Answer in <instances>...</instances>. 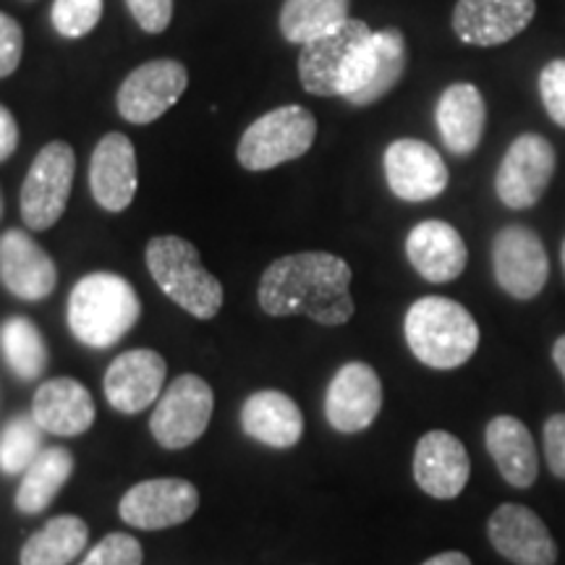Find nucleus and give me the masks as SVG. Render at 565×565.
I'll list each match as a JSON object with an SVG mask.
<instances>
[{"mask_svg": "<svg viewBox=\"0 0 565 565\" xmlns=\"http://www.w3.org/2000/svg\"><path fill=\"white\" fill-rule=\"evenodd\" d=\"M372 38L370 24L349 19L333 32L309 40L299 53V82L309 95L343 97L359 51Z\"/></svg>", "mask_w": 565, "mask_h": 565, "instance_id": "7", "label": "nucleus"}, {"mask_svg": "<svg viewBox=\"0 0 565 565\" xmlns=\"http://www.w3.org/2000/svg\"><path fill=\"white\" fill-rule=\"evenodd\" d=\"M471 475L466 445L456 435L433 429L416 443L414 479L435 500H454L463 492Z\"/></svg>", "mask_w": 565, "mask_h": 565, "instance_id": "21", "label": "nucleus"}, {"mask_svg": "<svg viewBox=\"0 0 565 565\" xmlns=\"http://www.w3.org/2000/svg\"><path fill=\"white\" fill-rule=\"evenodd\" d=\"M437 131L448 152L469 158L484 137L487 105L482 92L469 82H456L443 92L435 108Z\"/></svg>", "mask_w": 565, "mask_h": 565, "instance_id": "24", "label": "nucleus"}, {"mask_svg": "<svg viewBox=\"0 0 565 565\" xmlns=\"http://www.w3.org/2000/svg\"><path fill=\"white\" fill-rule=\"evenodd\" d=\"M74 475V456L66 448H47L34 458V463L24 471L17 490V508L21 513L34 515L45 511L58 498V492Z\"/></svg>", "mask_w": 565, "mask_h": 565, "instance_id": "28", "label": "nucleus"}, {"mask_svg": "<svg viewBox=\"0 0 565 565\" xmlns=\"http://www.w3.org/2000/svg\"><path fill=\"white\" fill-rule=\"evenodd\" d=\"M189 87V71L181 61L154 58L141 63L118 87L116 105L124 121L150 126L181 100Z\"/></svg>", "mask_w": 565, "mask_h": 565, "instance_id": "10", "label": "nucleus"}, {"mask_svg": "<svg viewBox=\"0 0 565 565\" xmlns=\"http://www.w3.org/2000/svg\"><path fill=\"white\" fill-rule=\"evenodd\" d=\"M0 217H3V194H0Z\"/></svg>", "mask_w": 565, "mask_h": 565, "instance_id": "42", "label": "nucleus"}, {"mask_svg": "<svg viewBox=\"0 0 565 565\" xmlns=\"http://www.w3.org/2000/svg\"><path fill=\"white\" fill-rule=\"evenodd\" d=\"M408 349L433 370H458L479 349V324L463 303L445 296H424L406 312Z\"/></svg>", "mask_w": 565, "mask_h": 565, "instance_id": "3", "label": "nucleus"}, {"mask_svg": "<svg viewBox=\"0 0 565 565\" xmlns=\"http://www.w3.org/2000/svg\"><path fill=\"white\" fill-rule=\"evenodd\" d=\"M141 545L131 534L116 532L97 542L82 565H141Z\"/></svg>", "mask_w": 565, "mask_h": 565, "instance_id": "33", "label": "nucleus"}, {"mask_svg": "<svg viewBox=\"0 0 565 565\" xmlns=\"http://www.w3.org/2000/svg\"><path fill=\"white\" fill-rule=\"evenodd\" d=\"M383 408V383L364 362H349L335 372L324 393V416L343 435L364 433Z\"/></svg>", "mask_w": 565, "mask_h": 565, "instance_id": "15", "label": "nucleus"}, {"mask_svg": "<svg viewBox=\"0 0 565 565\" xmlns=\"http://www.w3.org/2000/svg\"><path fill=\"white\" fill-rule=\"evenodd\" d=\"M212 408H215L212 387L200 374H181L160 395L150 419V433L162 448H189L207 429Z\"/></svg>", "mask_w": 565, "mask_h": 565, "instance_id": "8", "label": "nucleus"}, {"mask_svg": "<svg viewBox=\"0 0 565 565\" xmlns=\"http://www.w3.org/2000/svg\"><path fill=\"white\" fill-rule=\"evenodd\" d=\"M76 154L68 141H47L21 183V221L32 231H47L61 221L74 186Z\"/></svg>", "mask_w": 565, "mask_h": 565, "instance_id": "6", "label": "nucleus"}, {"mask_svg": "<svg viewBox=\"0 0 565 565\" xmlns=\"http://www.w3.org/2000/svg\"><path fill=\"white\" fill-rule=\"evenodd\" d=\"M385 181L404 202H429L448 186V166L433 145L422 139H395L387 145Z\"/></svg>", "mask_w": 565, "mask_h": 565, "instance_id": "14", "label": "nucleus"}, {"mask_svg": "<svg viewBox=\"0 0 565 565\" xmlns=\"http://www.w3.org/2000/svg\"><path fill=\"white\" fill-rule=\"evenodd\" d=\"M0 351L9 370L24 383L38 380L47 370V359H51L40 328L26 317H9L0 324Z\"/></svg>", "mask_w": 565, "mask_h": 565, "instance_id": "30", "label": "nucleus"}, {"mask_svg": "<svg viewBox=\"0 0 565 565\" xmlns=\"http://www.w3.org/2000/svg\"><path fill=\"white\" fill-rule=\"evenodd\" d=\"M422 565H471V561L463 553H440L424 561Z\"/></svg>", "mask_w": 565, "mask_h": 565, "instance_id": "39", "label": "nucleus"}, {"mask_svg": "<svg viewBox=\"0 0 565 565\" xmlns=\"http://www.w3.org/2000/svg\"><path fill=\"white\" fill-rule=\"evenodd\" d=\"M408 66V47L404 32L395 26L372 32L364 47L356 55L353 71L345 84L343 100L356 108H366L383 100L385 95L398 87Z\"/></svg>", "mask_w": 565, "mask_h": 565, "instance_id": "11", "label": "nucleus"}, {"mask_svg": "<svg viewBox=\"0 0 565 565\" xmlns=\"http://www.w3.org/2000/svg\"><path fill=\"white\" fill-rule=\"evenodd\" d=\"M24 55V30L9 13L0 11V79H9Z\"/></svg>", "mask_w": 565, "mask_h": 565, "instance_id": "35", "label": "nucleus"}, {"mask_svg": "<svg viewBox=\"0 0 565 565\" xmlns=\"http://www.w3.org/2000/svg\"><path fill=\"white\" fill-rule=\"evenodd\" d=\"M561 263H563V270H565V242L561 246Z\"/></svg>", "mask_w": 565, "mask_h": 565, "instance_id": "41", "label": "nucleus"}, {"mask_svg": "<svg viewBox=\"0 0 565 565\" xmlns=\"http://www.w3.org/2000/svg\"><path fill=\"white\" fill-rule=\"evenodd\" d=\"M137 150L121 131H110L97 141L89 160V192L108 212H124L137 196Z\"/></svg>", "mask_w": 565, "mask_h": 565, "instance_id": "19", "label": "nucleus"}, {"mask_svg": "<svg viewBox=\"0 0 565 565\" xmlns=\"http://www.w3.org/2000/svg\"><path fill=\"white\" fill-rule=\"evenodd\" d=\"M492 547L515 565H555L557 545L532 508L505 503L487 521Z\"/></svg>", "mask_w": 565, "mask_h": 565, "instance_id": "17", "label": "nucleus"}, {"mask_svg": "<svg viewBox=\"0 0 565 565\" xmlns=\"http://www.w3.org/2000/svg\"><path fill=\"white\" fill-rule=\"evenodd\" d=\"M103 0H55L51 9L53 30L66 40H79L100 24Z\"/></svg>", "mask_w": 565, "mask_h": 565, "instance_id": "32", "label": "nucleus"}, {"mask_svg": "<svg viewBox=\"0 0 565 565\" xmlns=\"http://www.w3.org/2000/svg\"><path fill=\"white\" fill-rule=\"evenodd\" d=\"M351 0H286L280 9V34L294 45L338 30L351 17Z\"/></svg>", "mask_w": 565, "mask_h": 565, "instance_id": "29", "label": "nucleus"}, {"mask_svg": "<svg viewBox=\"0 0 565 565\" xmlns=\"http://www.w3.org/2000/svg\"><path fill=\"white\" fill-rule=\"evenodd\" d=\"M141 317L134 286L116 273H89L68 296V328L89 349H110L131 333Z\"/></svg>", "mask_w": 565, "mask_h": 565, "instance_id": "2", "label": "nucleus"}, {"mask_svg": "<svg viewBox=\"0 0 565 565\" xmlns=\"http://www.w3.org/2000/svg\"><path fill=\"white\" fill-rule=\"evenodd\" d=\"M0 282L21 301H42L58 286V270L30 233L11 228L0 236Z\"/></svg>", "mask_w": 565, "mask_h": 565, "instance_id": "18", "label": "nucleus"}, {"mask_svg": "<svg viewBox=\"0 0 565 565\" xmlns=\"http://www.w3.org/2000/svg\"><path fill=\"white\" fill-rule=\"evenodd\" d=\"M166 359L152 349H134L116 356L105 372L108 404L121 414H139L160 398L166 383Z\"/></svg>", "mask_w": 565, "mask_h": 565, "instance_id": "20", "label": "nucleus"}, {"mask_svg": "<svg viewBox=\"0 0 565 565\" xmlns=\"http://www.w3.org/2000/svg\"><path fill=\"white\" fill-rule=\"evenodd\" d=\"M351 267L330 252H299L275 259L259 278L257 301L270 317L307 315L324 328L345 324L356 312Z\"/></svg>", "mask_w": 565, "mask_h": 565, "instance_id": "1", "label": "nucleus"}, {"mask_svg": "<svg viewBox=\"0 0 565 565\" xmlns=\"http://www.w3.org/2000/svg\"><path fill=\"white\" fill-rule=\"evenodd\" d=\"M555 147L542 134H521L500 160L494 194L511 210L534 207L545 196L555 175Z\"/></svg>", "mask_w": 565, "mask_h": 565, "instance_id": "9", "label": "nucleus"}, {"mask_svg": "<svg viewBox=\"0 0 565 565\" xmlns=\"http://www.w3.org/2000/svg\"><path fill=\"white\" fill-rule=\"evenodd\" d=\"M126 9L147 34H162L173 21V0H126Z\"/></svg>", "mask_w": 565, "mask_h": 565, "instance_id": "36", "label": "nucleus"}, {"mask_svg": "<svg viewBox=\"0 0 565 565\" xmlns=\"http://www.w3.org/2000/svg\"><path fill=\"white\" fill-rule=\"evenodd\" d=\"M536 0H458L454 32L463 45H505L532 24Z\"/></svg>", "mask_w": 565, "mask_h": 565, "instance_id": "16", "label": "nucleus"}, {"mask_svg": "<svg viewBox=\"0 0 565 565\" xmlns=\"http://www.w3.org/2000/svg\"><path fill=\"white\" fill-rule=\"evenodd\" d=\"M200 508V492L186 479H147L134 484L121 498L118 513L124 524L145 532L179 526L189 521Z\"/></svg>", "mask_w": 565, "mask_h": 565, "instance_id": "13", "label": "nucleus"}, {"mask_svg": "<svg viewBox=\"0 0 565 565\" xmlns=\"http://www.w3.org/2000/svg\"><path fill=\"white\" fill-rule=\"evenodd\" d=\"M89 540L87 521L79 515H55L21 547V565H68Z\"/></svg>", "mask_w": 565, "mask_h": 565, "instance_id": "27", "label": "nucleus"}, {"mask_svg": "<svg viewBox=\"0 0 565 565\" xmlns=\"http://www.w3.org/2000/svg\"><path fill=\"white\" fill-rule=\"evenodd\" d=\"M545 461L565 482V414H553L545 424Z\"/></svg>", "mask_w": 565, "mask_h": 565, "instance_id": "37", "label": "nucleus"}, {"mask_svg": "<svg viewBox=\"0 0 565 565\" xmlns=\"http://www.w3.org/2000/svg\"><path fill=\"white\" fill-rule=\"evenodd\" d=\"M406 257L416 273L429 282H450L461 278L469 263V249L454 225L445 221H424L408 231Z\"/></svg>", "mask_w": 565, "mask_h": 565, "instance_id": "22", "label": "nucleus"}, {"mask_svg": "<svg viewBox=\"0 0 565 565\" xmlns=\"http://www.w3.org/2000/svg\"><path fill=\"white\" fill-rule=\"evenodd\" d=\"M42 454V427L34 416H17L0 433V471L21 475Z\"/></svg>", "mask_w": 565, "mask_h": 565, "instance_id": "31", "label": "nucleus"}, {"mask_svg": "<svg viewBox=\"0 0 565 565\" xmlns=\"http://www.w3.org/2000/svg\"><path fill=\"white\" fill-rule=\"evenodd\" d=\"M242 427L252 440L267 448H294L303 435V414L291 395L280 391H259L242 406Z\"/></svg>", "mask_w": 565, "mask_h": 565, "instance_id": "26", "label": "nucleus"}, {"mask_svg": "<svg viewBox=\"0 0 565 565\" xmlns=\"http://www.w3.org/2000/svg\"><path fill=\"white\" fill-rule=\"evenodd\" d=\"M540 95L547 116L565 129V58L550 61L540 71Z\"/></svg>", "mask_w": 565, "mask_h": 565, "instance_id": "34", "label": "nucleus"}, {"mask_svg": "<svg viewBox=\"0 0 565 565\" xmlns=\"http://www.w3.org/2000/svg\"><path fill=\"white\" fill-rule=\"evenodd\" d=\"M32 416L42 433L76 437L95 424V401L87 387L76 383L74 377H55L38 387L32 401Z\"/></svg>", "mask_w": 565, "mask_h": 565, "instance_id": "23", "label": "nucleus"}, {"mask_svg": "<svg viewBox=\"0 0 565 565\" xmlns=\"http://www.w3.org/2000/svg\"><path fill=\"white\" fill-rule=\"evenodd\" d=\"M553 362L557 366V372H561L563 380H565V335L557 338L555 345H553Z\"/></svg>", "mask_w": 565, "mask_h": 565, "instance_id": "40", "label": "nucleus"}, {"mask_svg": "<svg viewBox=\"0 0 565 565\" xmlns=\"http://www.w3.org/2000/svg\"><path fill=\"white\" fill-rule=\"evenodd\" d=\"M317 137V118L301 105H282L259 116L242 134L236 147L238 166L244 171L263 173L286 162L299 160L312 150Z\"/></svg>", "mask_w": 565, "mask_h": 565, "instance_id": "5", "label": "nucleus"}, {"mask_svg": "<svg viewBox=\"0 0 565 565\" xmlns=\"http://www.w3.org/2000/svg\"><path fill=\"white\" fill-rule=\"evenodd\" d=\"M19 147V124L13 113L0 105V162H6Z\"/></svg>", "mask_w": 565, "mask_h": 565, "instance_id": "38", "label": "nucleus"}, {"mask_svg": "<svg viewBox=\"0 0 565 565\" xmlns=\"http://www.w3.org/2000/svg\"><path fill=\"white\" fill-rule=\"evenodd\" d=\"M487 454L498 466L500 477L515 490H529L540 475L534 437L529 427L515 416H494L484 429Z\"/></svg>", "mask_w": 565, "mask_h": 565, "instance_id": "25", "label": "nucleus"}, {"mask_svg": "<svg viewBox=\"0 0 565 565\" xmlns=\"http://www.w3.org/2000/svg\"><path fill=\"white\" fill-rule=\"evenodd\" d=\"M492 270L508 296L519 301L534 299L550 278L545 244L526 225H505L492 238Z\"/></svg>", "mask_w": 565, "mask_h": 565, "instance_id": "12", "label": "nucleus"}, {"mask_svg": "<svg viewBox=\"0 0 565 565\" xmlns=\"http://www.w3.org/2000/svg\"><path fill=\"white\" fill-rule=\"evenodd\" d=\"M147 270L158 288L183 312L212 320L223 309V282L202 265L200 252L181 236H154L145 252Z\"/></svg>", "mask_w": 565, "mask_h": 565, "instance_id": "4", "label": "nucleus"}]
</instances>
